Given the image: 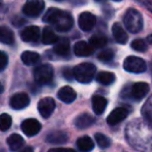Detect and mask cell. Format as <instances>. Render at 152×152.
<instances>
[{
	"mask_svg": "<svg viewBox=\"0 0 152 152\" xmlns=\"http://www.w3.org/2000/svg\"><path fill=\"white\" fill-rule=\"evenodd\" d=\"M96 81L102 85H111L115 81V75L109 72H100L96 75Z\"/></svg>",
	"mask_w": 152,
	"mask_h": 152,
	"instance_id": "26",
	"label": "cell"
},
{
	"mask_svg": "<svg viewBox=\"0 0 152 152\" xmlns=\"http://www.w3.org/2000/svg\"><path fill=\"white\" fill-rule=\"evenodd\" d=\"M21 129L27 137H33L37 134L42 129V124L36 119H26L21 124Z\"/></svg>",
	"mask_w": 152,
	"mask_h": 152,
	"instance_id": "9",
	"label": "cell"
},
{
	"mask_svg": "<svg viewBox=\"0 0 152 152\" xmlns=\"http://www.w3.org/2000/svg\"><path fill=\"white\" fill-rule=\"evenodd\" d=\"M69 42L67 38H58L54 44V52L59 56H67L69 54Z\"/></svg>",
	"mask_w": 152,
	"mask_h": 152,
	"instance_id": "18",
	"label": "cell"
},
{
	"mask_svg": "<svg viewBox=\"0 0 152 152\" xmlns=\"http://www.w3.org/2000/svg\"><path fill=\"white\" fill-rule=\"evenodd\" d=\"M29 102H30L29 96L26 93H24V92H19V93L14 94L10 100V107L14 110H22V109H25L26 107H28Z\"/></svg>",
	"mask_w": 152,
	"mask_h": 152,
	"instance_id": "11",
	"label": "cell"
},
{
	"mask_svg": "<svg viewBox=\"0 0 152 152\" xmlns=\"http://www.w3.org/2000/svg\"><path fill=\"white\" fill-rule=\"evenodd\" d=\"M98 59L102 62H109L113 59L114 57V52H113L111 49H108V50H104L98 54Z\"/></svg>",
	"mask_w": 152,
	"mask_h": 152,
	"instance_id": "33",
	"label": "cell"
},
{
	"mask_svg": "<svg viewBox=\"0 0 152 152\" xmlns=\"http://www.w3.org/2000/svg\"><path fill=\"white\" fill-rule=\"evenodd\" d=\"M42 39L45 45H53L56 42L58 37H57V35L54 33V31H53L52 29L47 27V28H45L44 31H42Z\"/></svg>",
	"mask_w": 152,
	"mask_h": 152,
	"instance_id": "29",
	"label": "cell"
},
{
	"mask_svg": "<svg viewBox=\"0 0 152 152\" xmlns=\"http://www.w3.org/2000/svg\"><path fill=\"white\" fill-rule=\"evenodd\" d=\"M132 48L134 51H138V52H145L147 50V48H148V46H147V42L144 39L138 38V39L132 40Z\"/></svg>",
	"mask_w": 152,
	"mask_h": 152,
	"instance_id": "32",
	"label": "cell"
},
{
	"mask_svg": "<svg viewBox=\"0 0 152 152\" xmlns=\"http://www.w3.org/2000/svg\"><path fill=\"white\" fill-rule=\"evenodd\" d=\"M12 126V117L6 113L0 115V130L5 132Z\"/></svg>",
	"mask_w": 152,
	"mask_h": 152,
	"instance_id": "30",
	"label": "cell"
},
{
	"mask_svg": "<svg viewBox=\"0 0 152 152\" xmlns=\"http://www.w3.org/2000/svg\"><path fill=\"white\" fill-rule=\"evenodd\" d=\"M42 21L49 24H53L57 30L61 32L68 31L74 25V20L70 14L55 7L49 8L47 10L42 17Z\"/></svg>",
	"mask_w": 152,
	"mask_h": 152,
	"instance_id": "2",
	"label": "cell"
},
{
	"mask_svg": "<svg viewBox=\"0 0 152 152\" xmlns=\"http://www.w3.org/2000/svg\"><path fill=\"white\" fill-rule=\"evenodd\" d=\"M128 115V110L125 108H116L110 113V115L107 118V121L110 125H116V124L120 123L121 121H123L124 119L127 117Z\"/></svg>",
	"mask_w": 152,
	"mask_h": 152,
	"instance_id": "13",
	"label": "cell"
},
{
	"mask_svg": "<svg viewBox=\"0 0 152 152\" xmlns=\"http://www.w3.org/2000/svg\"><path fill=\"white\" fill-rule=\"evenodd\" d=\"M94 48L91 46L89 42H78L74 47V52L77 56L79 57H87L90 56L93 53Z\"/></svg>",
	"mask_w": 152,
	"mask_h": 152,
	"instance_id": "15",
	"label": "cell"
},
{
	"mask_svg": "<svg viewBox=\"0 0 152 152\" xmlns=\"http://www.w3.org/2000/svg\"><path fill=\"white\" fill-rule=\"evenodd\" d=\"M125 138L139 152H152V125L146 120L134 119L126 125Z\"/></svg>",
	"mask_w": 152,
	"mask_h": 152,
	"instance_id": "1",
	"label": "cell"
},
{
	"mask_svg": "<svg viewBox=\"0 0 152 152\" xmlns=\"http://www.w3.org/2000/svg\"><path fill=\"white\" fill-rule=\"evenodd\" d=\"M45 7L44 0H27L23 7V12L27 17H37Z\"/></svg>",
	"mask_w": 152,
	"mask_h": 152,
	"instance_id": "8",
	"label": "cell"
},
{
	"mask_svg": "<svg viewBox=\"0 0 152 152\" xmlns=\"http://www.w3.org/2000/svg\"><path fill=\"white\" fill-rule=\"evenodd\" d=\"M2 91H3V85H2L1 83H0V93H1Z\"/></svg>",
	"mask_w": 152,
	"mask_h": 152,
	"instance_id": "40",
	"label": "cell"
},
{
	"mask_svg": "<svg viewBox=\"0 0 152 152\" xmlns=\"http://www.w3.org/2000/svg\"><path fill=\"white\" fill-rule=\"evenodd\" d=\"M34 80L40 85L48 84L52 81L54 76V69L50 64H42L34 69Z\"/></svg>",
	"mask_w": 152,
	"mask_h": 152,
	"instance_id": "6",
	"label": "cell"
},
{
	"mask_svg": "<svg viewBox=\"0 0 152 152\" xmlns=\"http://www.w3.org/2000/svg\"><path fill=\"white\" fill-rule=\"evenodd\" d=\"M97 1H100V0H97Z\"/></svg>",
	"mask_w": 152,
	"mask_h": 152,
	"instance_id": "43",
	"label": "cell"
},
{
	"mask_svg": "<svg viewBox=\"0 0 152 152\" xmlns=\"http://www.w3.org/2000/svg\"><path fill=\"white\" fill-rule=\"evenodd\" d=\"M139 4L145 7L146 10H148L149 12L152 14V0H136Z\"/></svg>",
	"mask_w": 152,
	"mask_h": 152,
	"instance_id": "35",
	"label": "cell"
},
{
	"mask_svg": "<svg viewBox=\"0 0 152 152\" xmlns=\"http://www.w3.org/2000/svg\"><path fill=\"white\" fill-rule=\"evenodd\" d=\"M95 141L100 148H109L111 145V140L102 134H95Z\"/></svg>",
	"mask_w": 152,
	"mask_h": 152,
	"instance_id": "31",
	"label": "cell"
},
{
	"mask_svg": "<svg viewBox=\"0 0 152 152\" xmlns=\"http://www.w3.org/2000/svg\"><path fill=\"white\" fill-rule=\"evenodd\" d=\"M7 145L12 151H18L24 146V139L18 134H12L7 138Z\"/></svg>",
	"mask_w": 152,
	"mask_h": 152,
	"instance_id": "22",
	"label": "cell"
},
{
	"mask_svg": "<svg viewBox=\"0 0 152 152\" xmlns=\"http://www.w3.org/2000/svg\"><path fill=\"white\" fill-rule=\"evenodd\" d=\"M89 44H90L93 48H96V49L104 48V47L108 44V38L104 35H102V34H95V35L91 36L90 40H89Z\"/></svg>",
	"mask_w": 152,
	"mask_h": 152,
	"instance_id": "27",
	"label": "cell"
},
{
	"mask_svg": "<svg viewBox=\"0 0 152 152\" xmlns=\"http://www.w3.org/2000/svg\"><path fill=\"white\" fill-rule=\"evenodd\" d=\"M113 1H121V0H113Z\"/></svg>",
	"mask_w": 152,
	"mask_h": 152,
	"instance_id": "42",
	"label": "cell"
},
{
	"mask_svg": "<svg viewBox=\"0 0 152 152\" xmlns=\"http://www.w3.org/2000/svg\"><path fill=\"white\" fill-rule=\"evenodd\" d=\"M38 112L44 118H49L55 110V100L52 97H45L38 102Z\"/></svg>",
	"mask_w": 152,
	"mask_h": 152,
	"instance_id": "10",
	"label": "cell"
},
{
	"mask_svg": "<svg viewBox=\"0 0 152 152\" xmlns=\"http://www.w3.org/2000/svg\"><path fill=\"white\" fill-rule=\"evenodd\" d=\"M142 115L145 120L152 125V95L146 100V102L143 106Z\"/></svg>",
	"mask_w": 152,
	"mask_h": 152,
	"instance_id": "28",
	"label": "cell"
},
{
	"mask_svg": "<svg viewBox=\"0 0 152 152\" xmlns=\"http://www.w3.org/2000/svg\"><path fill=\"white\" fill-rule=\"evenodd\" d=\"M96 72V67L94 64L89 63V62H84L72 69V74H74V78L76 79L78 82L83 83V84H87L90 83L93 80L94 76Z\"/></svg>",
	"mask_w": 152,
	"mask_h": 152,
	"instance_id": "3",
	"label": "cell"
},
{
	"mask_svg": "<svg viewBox=\"0 0 152 152\" xmlns=\"http://www.w3.org/2000/svg\"><path fill=\"white\" fill-rule=\"evenodd\" d=\"M107 99L104 97L100 95H94L92 97V109H93V112L96 115H100L104 113V111L107 108Z\"/></svg>",
	"mask_w": 152,
	"mask_h": 152,
	"instance_id": "20",
	"label": "cell"
},
{
	"mask_svg": "<svg viewBox=\"0 0 152 152\" xmlns=\"http://www.w3.org/2000/svg\"><path fill=\"white\" fill-rule=\"evenodd\" d=\"M21 59H22L23 63L26 65H34L39 61L40 56L37 53L32 52V51H25L21 55Z\"/></svg>",
	"mask_w": 152,
	"mask_h": 152,
	"instance_id": "24",
	"label": "cell"
},
{
	"mask_svg": "<svg viewBox=\"0 0 152 152\" xmlns=\"http://www.w3.org/2000/svg\"><path fill=\"white\" fill-rule=\"evenodd\" d=\"M58 98L61 102H65V104H70L77 97V93L72 87L69 86H64L62 87L60 90L58 91Z\"/></svg>",
	"mask_w": 152,
	"mask_h": 152,
	"instance_id": "16",
	"label": "cell"
},
{
	"mask_svg": "<svg viewBox=\"0 0 152 152\" xmlns=\"http://www.w3.org/2000/svg\"><path fill=\"white\" fill-rule=\"evenodd\" d=\"M58 1H60V0H58Z\"/></svg>",
	"mask_w": 152,
	"mask_h": 152,
	"instance_id": "45",
	"label": "cell"
},
{
	"mask_svg": "<svg viewBox=\"0 0 152 152\" xmlns=\"http://www.w3.org/2000/svg\"><path fill=\"white\" fill-rule=\"evenodd\" d=\"M149 92V85L145 82L134 83L132 86L125 88L122 92V97L130 100L139 102L143 99Z\"/></svg>",
	"mask_w": 152,
	"mask_h": 152,
	"instance_id": "5",
	"label": "cell"
},
{
	"mask_svg": "<svg viewBox=\"0 0 152 152\" xmlns=\"http://www.w3.org/2000/svg\"><path fill=\"white\" fill-rule=\"evenodd\" d=\"M47 141L51 144L55 145H61L64 144L68 141V136L67 134H65L64 132L61 130H55L52 132L47 136Z\"/></svg>",
	"mask_w": 152,
	"mask_h": 152,
	"instance_id": "17",
	"label": "cell"
},
{
	"mask_svg": "<svg viewBox=\"0 0 152 152\" xmlns=\"http://www.w3.org/2000/svg\"><path fill=\"white\" fill-rule=\"evenodd\" d=\"M15 42L14 32L6 26H0V42L4 45H12Z\"/></svg>",
	"mask_w": 152,
	"mask_h": 152,
	"instance_id": "23",
	"label": "cell"
},
{
	"mask_svg": "<svg viewBox=\"0 0 152 152\" xmlns=\"http://www.w3.org/2000/svg\"><path fill=\"white\" fill-rule=\"evenodd\" d=\"M147 42H148V44L152 45V34H150V35L147 37Z\"/></svg>",
	"mask_w": 152,
	"mask_h": 152,
	"instance_id": "39",
	"label": "cell"
},
{
	"mask_svg": "<svg viewBox=\"0 0 152 152\" xmlns=\"http://www.w3.org/2000/svg\"><path fill=\"white\" fill-rule=\"evenodd\" d=\"M112 34L114 36L115 40H116L118 44L124 45L126 44L128 39L127 33L125 32V30L123 29V27L121 26L120 23H115L112 27Z\"/></svg>",
	"mask_w": 152,
	"mask_h": 152,
	"instance_id": "19",
	"label": "cell"
},
{
	"mask_svg": "<svg viewBox=\"0 0 152 152\" xmlns=\"http://www.w3.org/2000/svg\"><path fill=\"white\" fill-rule=\"evenodd\" d=\"M124 26L132 33H138L143 28V17L138 10L129 8L123 17Z\"/></svg>",
	"mask_w": 152,
	"mask_h": 152,
	"instance_id": "4",
	"label": "cell"
},
{
	"mask_svg": "<svg viewBox=\"0 0 152 152\" xmlns=\"http://www.w3.org/2000/svg\"><path fill=\"white\" fill-rule=\"evenodd\" d=\"M0 4H1V1H0Z\"/></svg>",
	"mask_w": 152,
	"mask_h": 152,
	"instance_id": "44",
	"label": "cell"
},
{
	"mask_svg": "<svg viewBox=\"0 0 152 152\" xmlns=\"http://www.w3.org/2000/svg\"><path fill=\"white\" fill-rule=\"evenodd\" d=\"M48 152H76V151L68 148H53L51 150H49Z\"/></svg>",
	"mask_w": 152,
	"mask_h": 152,
	"instance_id": "37",
	"label": "cell"
},
{
	"mask_svg": "<svg viewBox=\"0 0 152 152\" xmlns=\"http://www.w3.org/2000/svg\"><path fill=\"white\" fill-rule=\"evenodd\" d=\"M123 67L126 72H134V74H141L146 70V62L140 57L129 56L124 60Z\"/></svg>",
	"mask_w": 152,
	"mask_h": 152,
	"instance_id": "7",
	"label": "cell"
},
{
	"mask_svg": "<svg viewBox=\"0 0 152 152\" xmlns=\"http://www.w3.org/2000/svg\"><path fill=\"white\" fill-rule=\"evenodd\" d=\"M7 63H8L7 55L0 51V72H2L7 66Z\"/></svg>",
	"mask_w": 152,
	"mask_h": 152,
	"instance_id": "34",
	"label": "cell"
},
{
	"mask_svg": "<svg viewBox=\"0 0 152 152\" xmlns=\"http://www.w3.org/2000/svg\"><path fill=\"white\" fill-rule=\"evenodd\" d=\"M93 123H94V118L91 115L87 114V113L79 115L76 118V120H75V125L78 128H80V129H85V128L91 126Z\"/></svg>",
	"mask_w": 152,
	"mask_h": 152,
	"instance_id": "21",
	"label": "cell"
},
{
	"mask_svg": "<svg viewBox=\"0 0 152 152\" xmlns=\"http://www.w3.org/2000/svg\"><path fill=\"white\" fill-rule=\"evenodd\" d=\"M77 146L83 152H89L94 148V143L92 141L91 138H89L88 136H84L82 138L78 139L77 141Z\"/></svg>",
	"mask_w": 152,
	"mask_h": 152,
	"instance_id": "25",
	"label": "cell"
},
{
	"mask_svg": "<svg viewBox=\"0 0 152 152\" xmlns=\"http://www.w3.org/2000/svg\"><path fill=\"white\" fill-rule=\"evenodd\" d=\"M40 36V30L37 26H28L21 32V38L26 42H36Z\"/></svg>",
	"mask_w": 152,
	"mask_h": 152,
	"instance_id": "14",
	"label": "cell"
},
{
	"mask_svg": "<svg viewBox=\"0 0 152 152\" xmlns=\"http://www.w3.org/2000/svg\"><path fill=\"white\" fill-rule=\"evenodd\" d=\"M63 76L66 80L70 81L72 78H74V74H72V70L69 69V68H64L63 69Z\"/></svg>",
	"mask_w": 152,
	"mask_h": 152,
	"instance_id": "36",
	"label": "cell"
},
{
	"mask_svg": "<svg viewBox=\"0 0 152 152\" xmlns=\"http://www.w3.org/2000/svg\"><path fill=\"white\" fill-rule=\"evenodd\" d=\"M150 70H151V75H152V62L150 63Z\"/></svg>",
	"mask_w": 152,
	"mask_h": 152,
	"instance_id": "41",
	"label": "cell"
},
{
	"mask_svg": "<svg viewBox=\"0 0 152 152\" xmlns=\"http://www.w3.org/2000/svg\"><path fill=\"white\" fill-rule=\"evenodd\" d=\"M79 26L83 31H90L96 23V18L93 14L88 12H84L79 16Z\"/></svg>",
	"mask_w": 152,
	"mask_h": 152,
	"instance_id": "12",
	"label": "cell"
},
{
	"mask_svg": "<svg viewBox=\"0 0 152 152\" xmlns=\"http://www.w3.org/2000/svg\"><path fill=\"white\" fill-rule=\"evenodd\" d=\"M20 152H33V149H32V147H26Z\"/></svg>",
	"mask_w": 152,
	"mask_h": 152,
	"instance_id": "38",
	"label": "cell"
}]
</instances>
